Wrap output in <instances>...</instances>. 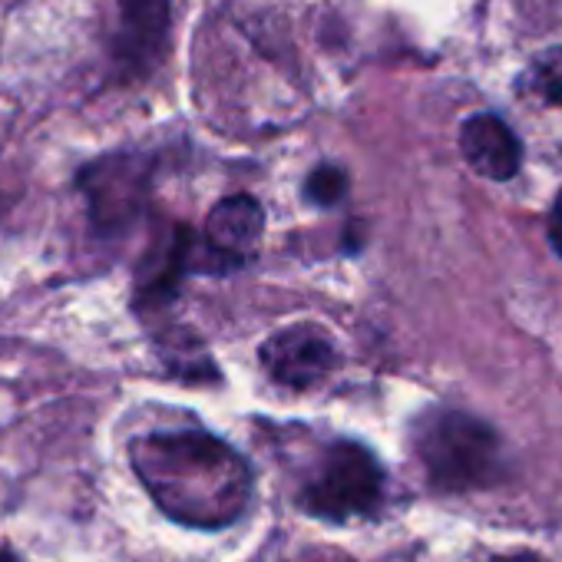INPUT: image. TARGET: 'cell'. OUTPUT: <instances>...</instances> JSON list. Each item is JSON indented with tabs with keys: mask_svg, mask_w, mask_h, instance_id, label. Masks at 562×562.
Wrapping results in <instances>:
<instances>
[{
	"mask_svg": "<svg viewBox=\"0 0 562 562\" xmlns=\"http://www.w3.org/2000/svg\"><path fill=\"white\" fill-rule=\"evenodd\" d=\"M130 460L156 506L192 529H225L251 503L245 457L205 430H162L133 440Z\"/></svg>",
	"mask_w": 562,
	"mask_h": 562,
	"instance_id": "cell-1",
	"label": "cell"
},
{
	"mask_svg": "<svg viewBox=\"0 0 562 562\" xmlns=\"http://www.w3.org/2000/svg\"><path fill=\"white\" fill-rule=\"evenodd\" d=\"M411 447L430 486L447 493L486 490L506 480L499 434L463 411L430 407L411 427Z\"/></svg>",
	"mask_w": 562,
	"mask_h": 562,
	"instance_id": "cell-2",
	"label": "cell"
},
{
	"mask_svg": "<svg viewBox=\"0 0 562 562\" xmlns=\"http://www.w3.org/2000/svg\"><path fill=\"white\" fill-rule=\"evenodd\" d=\"M381 499H384V470L368 447L351 440L331 443L315 476L299 493L302 509L328 522L374 516L381 509Z\"/></svg>",
	"mask_w": 562,
	"mask_h": 562,
	"instance_id": "cell-3",
	"label": "cell"
},
{
	"mask_svg": "<svg viewBox=\"0 0 562 562\" xmlns=\"http://www.w3.org/2000/svg\"><path fill=\"white\" fill-rule=\"evenodd\" d=\"M149 166L136 156H113L100 159L83 169L80 189L90 202V215L100 232L126 228L146 202Z\"/></svg>",
	"mask_w": 562,
	"mask_h": 562,
	"instance_id": "cell-4",
	"label": "cell"
},
{
	"mask_svg": "<svg viewBox=\"0 0 562 562\" xmlns=\"http://www.w3.org/2000/svg\"><path fill=\"white\" fill-rule=\"evenodd\" d=\"M261 364L271 374V381L302 391L328 378V371L338 364V355L325 331L312 325H295L271 335L261 345Z\"/></svg>",
	"mask_w": 562,
	"mask_h": 562,
	"instance_id": "cell-5",
	"label": "cell"
},
{
	"mask_svg": "<svg viewBox=\"0 0 562 562\" xmlns=\"http://www.w3.org/2000/svg\"><path fill=\"white\" fill-rule=\"evenodd\" d=\"M169 37V0H120L116 57L133 74H149Z\"/></svg>",
	"mask_w": 562,
	"mask_h": 562,
	"instance_id": "cell-6",
	"label": "cell"
},
{
	"mask_svg": "<svg viewBox=\"0 0 562 562\" xmlns=\"http://www.w3.org/2000/svg\"><path fill=\"white\" fill-rule=\"evenodd\" d=\"M460 153L473 172H480L493 182L513 179L522 162V146L516 139V133L499 116H490V113H480L463 123Z\"/></svg>",
	"mask_w": 562,
	"mask_h": 562,
	"instance_id": "cell-7",
	"label": "cell"
},
{
	"mask_svg": "<svg viewBox=\"0 0 562 562\" xmlns=\"http://www.w3.org/2000/svg\"><path fill=\"white\" fill-rule=\"evenodd\" d=\"M261 228H265L261 205L248 195H228L212 209L205 222V241L222 261L238 265L258 245Z\"/></svg>",
	"mask_w": 562,
	"mask_h": 562,
	"instance_id": "cell-8",
	"label": "cell"
},
{
	"mask_svg": "<svg viewBox=\"0 0 562 562\" xmlns=\"http://www.w3.org/2000/svg\"><path fill=\"white\" fill-rule=\"evenodd\" d=\"M529 77H532V90L546 103L562 106V47L546 50L542 57H536V64L529 67Z\"/></svg>",
	"mask_w": 562,
	"mask_h": 562,
	"instance_id": "cell-9",
	"label": "cell"
},
{
	"mask_svg": "<svg viewBox=\"0 0 562 562\" xmlns=\"http://www.w3.org/2000/svg\"><path fill=\"white\" fill-rule=\"evenodd\" d=\"M345 189H348V176L338 166H318L305 182L308 199L318 205H335L345 195Z\"/></svg>",
	"mask_w": 562,
	"mask_h": 562,
	"instance_id": "cell-10",
	"label": "cell"
},
{
	"mask_svg": "<svg viewBox=\"0 0 562 562\" xmlns=\"http://www.w3.org/2000/svg\"><path fill=\"white\" fill-rule=\"evenodd\" d=\"M549 238H552V248L562 255V195L555 199L552 215H549Z\"/></svg>",
	"mask_w": 562,
	"mask_h": 562,
	"instance_id": "cell-11",
	"label": "cell"
},
{
	"mask_svg": "<svg viewBox=\"0 0 562 562\" xmlns=\"http://www.w3.org/2000/svg\"><path fill=\"white\" fill-rule=\"evenodd\" d=\"M490 562H546L532 552H516V555H499V559H490Z\"/></svg>",
	"mask_w": 562,
	"mask_h": 562,
	"instance_id": "cell-12",
	"label": "cell"
},
{
	"mask_svg": "<svg viewBox=\"0 0 562 562\" xmlns=\"http://www.w3.org/2000/svg\"><path fill=\"white\" fill-rule=\"evenodd\" d=\"M0 562H21L14 552H8V549H0Z\"/></svg>",
	"mask_w": 562,
	"mask_h": 562,
	"instance_id": "cell-13",
	"label": "cell"
}]
</instances>
